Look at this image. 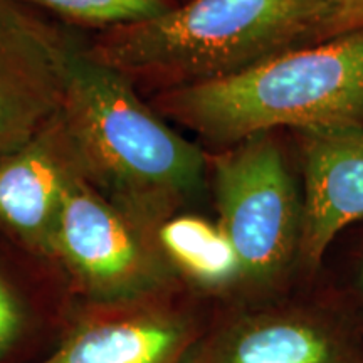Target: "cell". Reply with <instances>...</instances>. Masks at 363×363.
Segmentation results:
<instances>
[{"label": "cell", "instance_id": "7", "mask_svg": "<svg viewBox=\"0 0 363 363\" xmlns=\"http://www.w3.org/2000/svg\"><path fill=\"white\" fill-rule=\"evenodd\" d=\"M83 180L61 111L29 142L0 158V225L49 254L66 195Z\"/></svg>", "mask_w": 363, "mask_h": 363}, {"label": "cell", "instance_id": "10", "mask_svg": "<svg viewBox=\"0 0 363 363\" xmlns=\"http://www.w3.org/2000/svg\"><path fill=\"white\" fill-rule=\"evenodd\" d=\"M212 363H340V350L315 325L269 318L233 333Z\"/></svg>", "mask_w": 363, "mask_h": 363}, {"label": "cell", "instance_id": "4", "mask_svg": "<svg viewBox=\"0 0 363 363\" xmlns=\"http://www.w3.org/2000/svg\"><path fill=\"white\" fill-rule=\"evenodd\" d=\"M219 225L240 271L267 278L284 264L301 233V206L278 145L267 133L242 140L214 160Z\"/></svg>", "mask_w": 363, "mask_h": 363}, {"label": "cell", "instance_id": "12", "mask_svg": "<svg viewBox=\"0 0 363 363\" xmlns=\"http://www.w3.org/2000/svg\"><path fill=\"white\" fill-rule=\"evenodd\" d=\"M21 6H34L56 13L79 26L116 29L150 21L170 11V0H13Z\"/></svg>", "mask_w": 363, "mask_h": 363}, {"label": "cell", "instance_id": "13", "mask_svg": "<svg viewBox=\"0 0 363 363\" xmlns=\"http://www.w3.org/2000/svg\"><path fill=\"white\" fill-rule=\"evenodd\" d=\"M22 326L21 305L11 286L0 274V357L6 353L19 337Z\"/></svg>", "mask_w": 363, "mask_h": 363}, {"label": "cell", "instance_id": "11", "mask_svg": "<svg viewBox=\"0 0 363 363\" xmlns=\"http://www.w3.org/2000/svg\"><path fill=\"white\" fill-rule=\"evenodd\" d=\"M158 240L175 266L201 284H224L242 272L222 227L202 217L177 216L163 220Z\"/></svg>", "mask_w": 363, "mask_h": 363}, {"label": "cell", "instance_id": "2", "mask_svg": "<svg viewBox=\"0 0 363 363\" xmlns=\"http://www.w3.org/2000/svg\"><path fill=\"white\" fill-rule=\"evenodd\" d=\"M158 103L212 143H239L278 126H363V27L234 74L169 88Z\"/></svg>", "mask_w": 363, "mask_h": 363}, {"label": "cell", "instance_id": "5", "mask_svg": "<svg viewBox=\"0 0 363 363\" xmlns=\"http://www.w3.org/2000/svg\"><path fill=\"white\" fill-rule=\"evenodd\" d=\"M49 254L57 257L91 296L118 301L145 291L157 262L140 224L91 189L84 180L67 192Z\"/></svg>", "mask_w": 363, "mask_h": 363}, {"label": "cell", "instance_id": "6", "mask_svg": "<svg viewBox=\"0 0 363 363\" xmlns=\"http://www.w3.org/2000/svg\"><path fill=\"white\" fill-rule=\"evenodd\" d=\"M76 51L24 6L0 0V158L61 111Z\"/></svg>", "mask_w": 363, "mask_h": 363}, {"label": "cell", "instance_id": "8", "mask_svg": "<svg viewBox=\"0 0 363 363\" xmlns=\"http://www.w3.org/2000/svg\"><path fill=\"white\" fill-rule=\"evenodd\" d=\"M363 217V126L305 131L301 251L318 264L340 230Z\"/></svg>", "mask_w": 363, "mask_h": 363}, {"label": "cell", "instance_id": "14", "mask_svg": "<svg viewBox=\"0 0 363 363\" xmlns=\"http://www.w3.org/2000/svg\"><path fill=\"white\" fill-rule=\"evenodd\" d=\"M331 17L326 39L352 33L363 27V0H330ZM325 39V40H326Z\"/></svg>", "mask_w": 363, "mask_h": 363}, {"label": "cell", "instance_id": "9", "mask_svg": "<svg viewBox=\"0 0 363 363\" xmlns=\"http://www.w3.org/2000/svg\"><path fill=\"white\" fill-rule=\"evenodd\" d=\"M187 333L152 313L103 316L74 330L43 363H179Z\"/></svg>", "mask_w": 363, "mask_h": 363}, {"label": "cell", "instance_id": "1", "mask_svg": "<svg viewBox=\"0 0 363 363\" xmlns=\"http://www.w3.org/2000/svg\"><path fill=\"white\" fill-rule=\"evenodd\" d=\"M61 118L83 180L136 224L162 219L203 185L201 150L147 106L126 76L81 49Z\"/></svg>", "mask_w": 363, "mask_h": 363}, {"label": "cell", "instance_id": "3", "mask_svg": "<svg viewBox=\"0 0 363 363\" xmlns=\"http://www.w3.org/2000/svg\"><path fill=\"white\" fill-rule=\"evenodd\" d=\"M330 0H190L106 30L86 54L126 78L202 83L326 39Z\"/></svg>", "mask_w": 363, "mask_h": 363}]
</instances>
